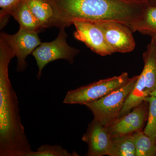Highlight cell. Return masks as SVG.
<instances>
[{"mask_svg": "<svg viewBox=\"0 0 156 156\" xmlns=\"http://www.w3.org/2000/svg\"><path fill=\"white\" fill-rule=\"evenodd\" d=\"M53 11L45 28L68 27L76 20L121 23L132 30L145 8L127 0H45Z\"/></svg>", "mask_w": 156, "mask_h": 156, "instance_id": "6da1fadb", "label": "cell"}, {"mask_svg": "<svg viewBox=\"0 0 156 156\" xmlns=\"http://www.w3.org/2000/svg\"><path fill=\"white\" fill-rule=\"evenodd\" d=\"M15 54L0 38V156H29L32 151L21 122L19 102L9 78Z\"/></svg>", "mask_w": 156, "mask_h": 156, "instance_id": "7a4b0ae2", "label": "cell"}, {"mask_svg": "<svg viewBox=\"0 0 156 156\" xmlns=\"http://www.w3.org/2000/svg\"><path fill=\"white\" fill-rule=\"evenodd\" d=\"M138 77L139 75L130 78L122 87L97 100L85 105L92 112L94 119L105 127H108L116 119Z\"/></svg>", "mask_w": 156, "mask_h": 156, "instance_id": "3957f363", "label": "cell"}, {"mask_svg": "<svg viewBox=\"0 0 156 156\" xmlns=\"http://www.w3.org/2000/svg\"><path fill=\"white\" fill-rule=\"evenodd\" d=\"M130 79L128 73H122L119 76L100 80L69 90L63 99V103L85 105L122 87Z\"/></svg>", "mask_w": 156, "mask_h": 156, "instance_id": "277c9868", "label": "cell"}, {"mask_svg": "<svg viewBox=\"0 0 156 156\" xmlns=\"http://www.w3.org/2000/svg\"><path fill=\"white\" fill-rule=\"evenodd\" d=\"M65 28H60L56 39L51 42L41 43L32 53L38 67L37 75L38 80L41 77L43 69L49 62L62 59L67 60L72 64L75 56L80 53L79 49L71 47L67 44L68 36Z\"/></svg>", "mask_w": 156, "mask_h": 156, "instance_id": "5b68a950", "label": "cell"}, {"mask_svg": "<svg viewBox=\"0 0 156 156\" xmlns=\"http://www.w3.org/2000/svg\"><path fill=\"white\" fill-rule=\"evenodd\" d=\"M0 36L5 39L17 57V71H24L27 66V57L41 43L38 32L19 28L14 34L2 32Z\"/></svg>", "mask_w": 156, "mask_h": 156, "instance_id": "8992f818", "label": "cell"}, {"mask_svg": "<svg viewBox=\"0 0 156 156\" xmlns=\"http://www.w3.org/2000/svg\"><path fill=\"white\" fill-rule=\"evenodd\" d=\"M76 31L74 36L83 42L94 53L101 56L111 55L114 53L107 42L103 32L94 21L76 20L73 22Z\"/></svg>", "mask_w": 156, "mask_h": 156, "instance_id": "52a82bcc", "label": "cell"}, {"mask_svg": "<svg viewBox=\"0 0 156 156\" xmlns=\"http://www.w3.org/2000/svg\"><path fill=\"white\" fill-rule=\"evenodd\" d=\"M103 32L114 53H129L134 50L135 42L133 32L125 24L112 21H93Z\"/></svg>", "mask_w": 156, "mask_h": 156, "instance_id": "ba28073f", "label": "cell"}, {"mask_svg": "<svg viewBox=\"0 0 156 156\" xmlns=\"http://www.w3.org/2000/svg\"><path fill=\"white\" fill-rule=\"evenodd\" d=\"M143 56L144 67L132 92L136 97L145 99L156 89V45L152 40Z\"/></svg>", "mask_w": 156, "mask_h": 156, "instance_id": "9c48e42d", "label": "cell"}, {"mask_svg": "<svg viewBox=\"0 0 156 156\" xmlns=\"http://www.w3.org/2000/svg\"><path fill=\"white\" fill-rule=\"evenodd\" d=\"M82 140L88 145L87 156L108 155L112 145V137L107 127L94 119L88 125Z\"/></svg>", "mask_w": 156, "mask_h": 156, "instance_id": "30bf717a", "label": "cell"}, {"mask_svg": "<svg viewBox=\"0 0 156 156\" xmlns=\"http://www.w3.org/2000/svg\"><path fill=\"white\" fill-rule=\"evenodd\" d=\"M147 102L143 101L128 114L115 120L107 127L112 137L140 131L148 115Z\"/></svg>", "mask_w": 156, "mask_h": 156, "instance_id": "8fae6325", "label": "cell"}, {"mask_svg": "<svg viewBox=\"0 0 156 156\" xmlns=\"http://www.w3.org/2000/svg\"><path fill=\"white\" fill-rule=\"evenodd\" d=\"M11 16L19 23L20 28L38 33L41 30V24L29 8L26 0L17 5Z\"/></svg>", "mask_w": 156, "mask_h": 156, "instance_id": "7c38bea8", "label": "cell"}, {"mask_svg": "<svg viewBox=\"0 0 156 156\" xmlns=\"http://www.w3.org/2000/svg\"><path fill=\"white\" fill-rule=\"evenodd\" d=\"M108 156H136V149L132 134L112 137Z\"/></svg>", "mask_w": 156, "mask_h": 156, "instance_id": "4fadbf2b", "label": "cell"}, {"mask_svg": "<svg viewBox=\"0 0 156 156\" xmlns=\"http://www.w3.org/2000/svg\"><path fill=\"white\" fill-rule=\"evenodd\" d=\"M136 31L151 36L156 34V7H148L144 9L132 30L133 32Z\"/></svg>", "mask_w": 156, "mask_h": 156, "instance_id": "5bb4252c", "label": "cell"}, {"mask_svg": "<svg viewBox=\"0 0 156 156\" xmlns=\"http://www.w3.org/2000/svg\"><path fill=\"white\" fill-rule=\"evenodd\" d=\"M29 8L38 20L42 30L45 27L53 16V8L45 0H26Z\"/></svg>", "mask_w": 156, "mask_h": 156, "instance_id": "9a60e30c", "label": "cell"}, {"mask_svg": "<svg viewBox=\"0 0 156 156\" xmlns=\"http://www.w3.org/2000/svg\"><path fill=\"white\" fill-rule=\"evenodd\" d=\"M136 149V156H154L156 155V144L144 131L132 133Z\"/></svg>", "mask_w": 156, "mask_h": 156, "instance_id": "2e32d148", "label": "cell"}, {"mask_svg": "<svg viewBox=\"0 0 156 156\" xmlns=\"http://www.w3.org/2000/svg\"><path fill=\"white\" fill-rule=\"evenodd\" d=\"M145 101L149 104L147 124L144 132L156 144V97L150 95Z\"/></svg>", "mask_w": 156, "mask_h": 156, "instance_id": "e0dca14e", "label": "cell"}, {"mask_svg": "<svg viewBox=\"0 0 156 156\" xmlns=\"http://www.w3.org/2000/svg\"><path fill=\"white\" fill-rule=\"evenodd\" d=\"M76 151L71 153L60 145L46 144L41 145L36 151H32L29 156H78Z\"/></svg>", "mask_w": 156, "mask_h": 156, "instance_id": "ac0fdd59", "label": "cell"}, {"mask_svg": "<svg viewBox=\"0 0 156 156\" xmlns=\"http://www.w3.org/2000/svg\"><path fill=\"white\" fill-rule=\"evenodd\" d=\"M22 0H0L1 29L5 26L11 13Z\"/></svg>", "mask_w": 156, "mask_h": 156, "instance_id": "d6986e66", "label": "cell"}, {"mask_svg": "<svg viewBox=\"0 0 156 156\" xmlns=\"http://www.w3.org/2000/svg\"><path fill=\"white\" fill-rule=\"evenodd\" d=\"M152 40L154 41V42L155 44L156 45V34H155L153 35L152 36Z\"/></svg>", "mask_w": 156, "mask_h": 156, "instance_id": "ffe728a7", "label": "cell"}, {"mask_svg": "<svg viewBox=\"0 0 156 156\" xmlns=\"http://www.w3.org/2000/svg\"><path fill=\"white\" fill-rule=\"evenodd\" d=\"M150 95H152V96H154L156 97V89L153 92H151Z\"/></svg>", "mask_w": 156, "mask_h": 156, "instance_id": "44dd1931", "label": "cell"}, {"mask_svg": "<svg viewBox=\"0 0 156 156\" xmlns=\"http://www.w3.org/2000/svg\"></svg>", "mask_w": 156, "mask_h": 156, "instance_id": "7402d4cb", "label": "cell"}]
</instances>
